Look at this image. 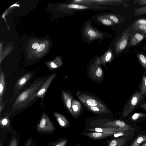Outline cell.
I'll return each instance as SVG.
<instances>
[{
	"label": "cell",
	"instance_id": "17",
	"mask_svg": "<svg viewBox=\"0 0 146 146\" xmlns=\"http://www.w3.org/2000/svg\"><path fill=\"white\" fill-rule=\"evenodd\" d=\"M53 115L61 127L66 128L70 126V123L66 118L63 115L56 112H53Z\"/></svg>",
	"mask_w": 146,
	"mask_h": 146
},
{
	"label": "cell",
	"instance_id": "18",
	"mask_svg": "<svg viewBox=\"0 0 146 146\" xmlns=\"http://www.w3.org/2000/svg\"><path fill=\"white\" fill-rule=\"evenodd\" d=\"M5 76L3 71L1 70L0 73V105L2 104L5 86Z\"/></svg>",
	"mask_w": 146,
	"mask_h": 146
},
{
	"label": "cell",
	"instance_id": "6",
	"mask_svg": "<svg viewBox=\"0 0 146 146\" xmlns=\"http://www.w3.org/2000/svg\"><path fill=\"white\" fill-rule=\"evenodd\" d=\"M130 34L127 28L122 33L115 44V52L118 54L123 51L127 46Z\"/></svg>",
	"mask_w": 146,
	"mask_h": 146
},
{
	"label": "cell",
	"instance_id": "23",
	"mask_svg": "<svg viewBox=\"0 0 146 146\" xmlns=\"http://www.w3.org/2000/svg\"><path fill=\"white\" fill-rule=\"evenodd\" d=\"M135 131H117L114 134L113 136L115 138L119 137H131L134 135Z\"/></svg>",
	"mask_w": 146,
	"mask_h": 146
},
{
	"label": "cell",
	"instance_id": "41",
	"mask_svg": "<svg viewBox=\"0 0 146 146\" xmlns=\"http://www.w3.org/2000/svg\"><path fill=\"white\" fill-rule=\"evenodd\" d=\"M140 107L144 110H146V102L141 104Z\"/></svg>",
	"mask_w": 146,
	"mask_h": 146
},
{
	"label": "cell",
	"instance_id": "11",
	"mask_svg": "<svg viewBox=\"0 0 146 146\" xmlns=\"http://www.w3.org/2000/svg\"><path fill=\"white\" fill-rule=\"evenodd\" d=\"M126 131L121 128L116 127H95L85 128L82 132H110Z\"/></svg>",
	"mask_w": 146,
	"mask_h": 146
},
{
	"label": "cell",
	"instance_id": "37",
	"mask_svg": "<svg viewBox=\"0 0 146 146\" xmlns=\"http://www.w3.org/2000/svg\"><path fill=\"white\" fill-rule=\"evenodd\" d=\"M9 146H17V141L15 139H13L12 140Z\"/></svg>",
	"mask_w": 146,
	"mask_h": 146
},
{
	"label": "cell",
	"instance_id": "9",
	"mask_svg": "<svg viewBox=\"0 0 146 146\" xmlns=\"http://www.w3.org/2000/svg\"><path fill=\"white\" fill-rule=\"evenodd\" d=\"M117 132H82L78 134L88 137L95 140L102 139L110 136H113Z\"/></svg>",
	"mask_w": 146,
	"mask_h": 146
},
{
	"label": "cell",
	"instance_id": "28",
	"mask_svg": "<svg viewBox=\"0 0 146 146\" xmlns=\"http://www.w3.org/2000/svg\"><path fill=\"white\" fill-rule=\"evenodd\" d=\"M140 92L142 95H145L146 94V76L143 77Z\"/></svg>",
	"mask_w": 146,
	"mask_h": 146
},
{
	"label": "cell",
	"instance_id": "4",
	"mask_svg": "<svg viewBox=\"0 0 146 146\" xmlns=\"http://www.w3.org/2000/svg\"><path fill=\"white\" fill-rule=\"evenodd\" d=\"M77 96L79 100L84 104L109 110L107 106L103 103L90 95L81 94H78Z\"/></svg>",
	"mask_w": 146,
	"mask_h": 146
},
{
	"label": "cell",
	"instance_id": "43",
	"mask_svg": "<svg viewBox=\"0 0 146 146\" xmlns=\"http://www.w3.org/2000/svg\"><path fill=\"white\" fill-rule=\"evenodd\" d=\"M82 144L81 143H78L72 146H82Z\"/></svg>",
	"mask_w": 146,
	"mask_h": 146
},
{
	"label": "cell",
	"instance_id": "21",
	"mask_svg": "<svg viewBox=\"0 0 146 146\" xmlns=\"http://www.w3.org/2000/svg\"><path fill=\"white\" fill-rule=\"evenodd\" d=\"M72 108L75 116V118L80 114L81 109V105L78 101L75 100L72 101Z\"/></svg>",
	"mask_w": 146,
	"mask_h": 146
},
{
	"label": "cell",
	"instance_id": "42",
	"mask_svg": "<svg viewBox=\"0 0 146 146\" xmlns=\"http://www.w3.org/2000/svg\"><path fill=\"white\" fill-rule=\"evenodd\" d=\"M3 105L2 104L0 105V116L1 117V113L3 108Z\"/></svg>",
	"mask_w": 146,
	"mask_h": 146
},
{
	"label": "cell",
	"instance_id": "29",
	"mask_svg": "<svg viewBox=\"0 0 146 146\" xmlns=\"http://www.w3.org/2000/svg\"><path fill=\"white\" fill-rule=\"evenodd\" d=\"M137 57L143 67L146 68V56L142 54H139Z\"/></svg>",
	"mask_w": 146,
	"mask_h": 146
},
{
	"label": "cell",
	"instance_id": "15",
	"mask_svg": "<svg viewBox=\"0 0 146 146\" xmlns=\"http://www.w3.org/2000/svg\"><path fill=\"white\" fill-rule=\"evenodd\" d=\"M62 94L63 100L65 106L72 115L75 117L74 115L72 108V96L69 93L64 91H62Z\"/></svg>",
	"mask_w": 146,
	"mask_h": 146
},
{
	"label": "cell",
	"instance_id": "44",
	"mask_svg": "<svg viewBox=\"0 0 146 146\" xmlns=\"http://www.w3.org/2000/svg\"><path fill=\"white\" fill-rule=\"evenodd\" d=\"M140 146H146V141L141 145Z\"/></svg>",
	"mask_w": 146,
	"mask_h": 146
},
{
	"label": "cell",
	"instance_id": "13",
	"mask_svg": "<svg viewBox=\"0 0 146 146\" xmlns=\"http://www.w3.org/2000/svg\"><path fill=\"white\" fill-rule=\"evenodd\" d=\"M131 138L130 137L114 138L106 140L104 144H106V146H126Z\"/></svg>",
	"mask_w": 146,
	"mask_h": 146
},
{
	"label": "cell",
	"instance_id": "5",
	"mask_svg": "<svg viewBox=\"0 0 146 146\" xmlns=\"http://www.w3.org/2000/svg\"><path fill=\"white\" fill-rule=\"evenodd\" d=\"M37 129L39 131L52 132L54 129V126L47 115L43 111Z\"/></svg>",
	"mask_w": 146,
	"mask_h": 146
},
{
	"label": "cell",
	"instance_id": "40",
	"mask_svg": "<svg viewBox=\"0 0 146 146\" xmlns=\"http://www.w3.org/2000/svg\"><path fill=\"white\" fill-rule=\"evenodd\" d=\"M39 45L37 43H34L32 45V48L34 49H37Z\"/></svg>",
	"mask_w": 146,
	"mask_h": 146
},
{
	"label": "cell",
	"instance_id": "2",
	"mask_svg": "<svg viewBox=\"0 0 146 146\" xmlns=\"http://www.w3.org/2000/svg\"><path fill=\"white\" fill-rule=\"evenodd\" d=\"M85 128L95 127H116L126 131H131L133 127L124 122L119 120L112 121L108 119H97L90 121Z\"/></svg>",
	"mask_w": 146,
	"mask_h": 146
},
{
	"label": "cell",
	"instance_id": "27",
	"mask_svg": "<svg viewBox=\"0 0 146 146\" xmlns=\"http://www.w3.org/2000/svg\"><path fill=\"white\" fill-rule=\"evenodd\" d=\"M133 10L134 11L135 15L136 16L140 15L146 14V6L140 7L136 9H134Z\"/></svg>",
	"mask_w": 146,
	"mask_h": 146
},
{
	"label": "cell",
	"instance_id": "39",
	"mask_svg": "<svg viewBox=\"0 0 146 146\" xmlns=\"http://www.w3.org/2000/svg\"><path fill=\"white\" fill-rule=\"evenodd\" d=\"M32 141L31 139H27L25 146H31Z\"/></svg>",
	"mask_w": 146,
	"mask_h": 146
},
{
	"label": "cell",
	"instance_id": "7",
	"mask_svg": "<svg viewBox=\"0 0 146 146\" xmlns=\"http://www.w3.org/2000/svg\"><path fill=\"white\" fill-rule=\"evenodd\" d=\"M84 33L85 36L90 40L103 38L104 34L93 28L90 23H87L84 29Z\"/></svg>",
	"mask_w": 146,
	"mask_h": 146
},
{
	"label": "cell",
	"instance_id": "36",
	"mask_svg": "<svg viewBox=\"0 0 146 146\" xmlns=\"http://www.w3.org/2000/svg\"><path fill=\"white\" fill-rule=\"evenodd\" d=\"M133 3L135 4L139 5H146V0H136L134 1Z\"/></svg>",
	"mask_w": 146,
	"mask_h": 146
},
{
	"label": "cell",
	"instance_id": "22",
	"mask_svg": "<svg viewBox=\"0 0 146 146\" xmlns=\"http://www.w3.org/2000/svg\"><path fill=\"white\" fill-rule=\"evenodd\" d=\"M146 141V134H140L137 137L130 146H140Z\"/></svg>",
	"mask_w": 146,
	"mask_h": 146
},
{
	"label": "cell",
	"instance_id": "25",
	"mask_svg": "<svg viewBox=\"0 0 146 146\" xmlns=\"http://www.w3.org/2000/svg\"><path fill=\"white\" fill-rule=\"evenodd\" d=\"M9 115V114L7 113V115L1 119L0 124L1 126L2 127H6L9 128L10 121L8 117Z\"/></svg>",
	"mask_w": 146,
	"mask_h": 146
},
{
	"label": "cell",
	"instance_id": "14",
	"mask_svg": "<svg viewBox=\"0 0 146 146\" xmlns=\"http://www.w3.org/2000/svg\"><path fill=\"white\" fill-rule=\"evenodd\" d=\"M73 2L74 3H82L83 4H88L90 3H96L98 4H112L113 3H123L122 0H76L73 1Z\"/></svg>",
	"mask_w": 146,
	"mask_h": 146
},
{
	"label": "cell",
	"instance_id": "24",
	"mask_svg": "<svg viewBox=\"0 0 146 146\" xmlns=\"http://www.w3.org/2000/svg\"><path fill=\"white\" fill-rule=\"evenodd\" d=\"M68 7L71 9L82 10L88 9L90 7L86 5L75 3H72L68 5Z\"/></svg>",
	"mask_w": 146,
	"mask_h": 146
},
{
	"label": "cell",
	"instance_id": "35",
	"mask_svg": "<svg viewBox=\"0 0 146 146\" xmlns=\"http://www.w3.org/2000/svg\"><path fill=\"white\" fill-rule=\"evenodd\" d=\"M133 25H146V19H141L137 20L134 21Z\"/></svg>",
	"mask_w": 146,
	"mask_h": 146
},
{
	"label": "cell",
	"instance_id": "1",
	"mask_svg": "<svg viewBox=\"0 0 146 146\" xmlns=\"http://www.w3.org/2000/svg\"><path fill=\"white\" fill-rule=\"evenodd\" d=\"M44 82L43 79L36 80L29 88L19 94L13 105V110L17 111L29 105L37 97V94Z\"/></svg>",
	"mask_w": 146,
	"mask_h": 146
},
{
	"label": "cell",
	"instance_id": "10",
	"mask_svg": "<svg viewBox=\"0 0 146 146\" xmlns=\"http://www.w3.org/2000/svg\"><path fill=\"white\" fill-rule=\"evenodd\" d=\"M34 73H29L25 74L17 81L14 86V89L17 92L22 90L32 79Z\"/></svg>",
	"mask_w": 146,
	"mask_h": 146
},
{
	"label": "cell",
	"instance_id": "30",
	"mask_svg": "<svg viewBox=\"0 0 146 146\" xmlns=\"http://www.w3.org/2000/svg\"><path fill=\"white\" fill-rule=\"evenodd\" d=\"M68 142V139L62 138L59 140L53 146H67Z\"/></svg>",
	"mask_w": 146,
	"mask_h": 146
},
{
	"label": "cell",
	"instance_id": "8",
	"mask_svg": "<svg viewBox=\"0 0 146 146\" xmlns=\"http://www.w3.org/2000/svg\"><path fill=\"white\" fill-rule=\"evenodd\" d=\"M89 72L90 76L93 79L99 81L103 78V70L96 61L91 64Z\"/></svg>",
	"mask_w": 146,
	"mask_h": 146
},
{
	"label": "cell",
	"instance_id": "45",
	"mask_svg": "<svg viewBox=\"0 0 146 146\" xmlns=\"http://www.w3.org/2000/svg\"><path fill=\"white\" fill-rule=\"evenodd\" d=\"M141 32L144 33V34H146V30L143 31H142Z\"/></svg>",
	"mask_w": 146,
	"mask_h": 146
},
{
	"label": "cell",
	"instance_id": "32",
	"mask_svg": "<svg viewBox=\"0 0 146 146\" xmlns=\"http://www.w3.org/2000/svg\"><path fill=\"white\" fill-rule=\"evenodd\" d=\"M133 28L135 31L141 32L146 30V25H133Z\"/></svg>",
	"mask_w": 146,
	"mask_h": 146
},
{
	"label": "cell",
	"instance_id": "33",
	"mask_svg": "<svg viewBox=\"0 0 146 146\" xmlns=\"http://www.w3.org/2000/svg\"><path fill=\"white\" fill-rule=\"evenodd\" d=\"M146 116V114L142 113H135L130 118L132 120L136 121L141 117Z\"/></svg>",
	"mask_w": 146,
	"mask_h": 146
},
{
	"label": "cell",
	"instance_id": "3",
	"mask_svg": "<svg viewBox=\"0 0 146 146\" xmlns=\"http://www.w3.org/2000/svg\"><path fill=\"white\" fill-rule=\"evenodd\" d=\"M143 99V96L140 92L135 93L125 107L123 116L126 117L130 114Z\"/></svg>",
	"mask_w": 146,
	"mask_h": 146
},
{
	"label": "cell",
	"instance_id": "12",
	"mask_svg": "<svg viewBox=\"0 0 146 146\" xmlns=\"http://www.w3.org/2000/svg\"><path fill=\"white\" fill-rule=\"evenodd\" d=\"M57 73L54 72L50 75L44 82L43 85L38 92L37 97L40 98L43 100L46 92L51 83L56 77Z\"/></svg>",
	"mask_w": 146,
	"mask_h": 146
},
{
	"label": "cell",
	"instance_id": "46",
	"mask_svg": "<svg viewBox=\"0 0 146 146\" xmlns=\"http://www.w3.org/2000/svg\"><path fill=\"white\" fill-rule=\"evenodd\" d=\"M0 146H2V145L1 143V142L0 143Z\"/></svg>",
	"mask_w": 146,
	"mask_h": 146
},
{
	"label": "cell",
	"instance_id": "34",
	"mask_svg": "<svg viewBox=\"0 0 146 146\" xmlns=\"http://www.w3.org/2000/svg\"><path fill=\"white\" fill-rule=\"evenodd\" d=\"M104 16L110 19L112 22L115 23H117L119 22V20L118 18L112 14H107Z\"/></svg>",
	"mask_w": 146,
	"mask_h": 146
},
{
	"label": "cell",
	"instance_id": "16",
	"mask_svg": "<svg viewBox=\"0 0 146 146\" xmlns=\"http://www.w3.org/2000/svg\"><path fill=\"white\" fill-rule=\"evenodd\" d=\"M113 54L111 49H109L102 56L97 57L96 61L99 65L110 62L112 60Z\"/></svg>",
	"mask_w": 146,
	"mask_h": 146
},
{
	"label": "cell",
	"instance_id": "26",
	"mask_svg": "<svg viewBox=\"0 0 146 146\" xmlns=\"http://www.w3.org/2000/svg\"><path fill=\"white\" fill-rule=\"evenodd\" d=\"M98 19L102 24L107 26H111L113 22L110 19L104 16H99L98 17Z\"/></svg>",
	"mask_w": 146,
	"mask_h": 146
},
{
	"label": "cell",
	"instance_id": "38",
	"mask_svg": "<svg viewBox=\"0 0 146 146\" xmlns=\"http://www.w3.org/2000/svg\"><path fill=\"white\" fill-rule=\"evenodd\" d=\"M45 48V45L43 44H40L37 50L39 52H40L43 50Z\"/></svg>",
	"mask_w": 146,
	"mask_h": 146
},
{
	"label": "cell",
	"instance_id": "31",
	"mask_svg": "<svg viewBox=\"0 0 146 146\" xmlns=\"http://www.w3.org/2000/svg\"><path fill=\"white\" fill-rule=\"evenodd\" d=\"M62 65V62L60 60L57 62H52L49 64L48 67L50 70H53L61 66Z\"/></svg>",
	"mask_w": 146,
	"mask_h": 146
},
{
	"label": "cell",
	"instance_id": "19",
	"mask_svg": "<svg viewBox=\"0 0 146 146\" xmlns=\"http://www.w3.org/2000/svg\"><path fill=\"white\" fill-rule=\"evenodd\" d=\"M145 37V36L143 34L138 33H134L131 38L130 46H133L136 45Z\"/></svg>",
	"mask_w": 146,
	"mask_h": 146
},
{
	"label": "cell",
	"instance_id": "20",
	"mask_svg": "<svg viewBox=\"0 0 146 146\" xmlns=\"http://www.w3.org/2000/svg\"><path fill=\"white\" fill-rule=\"evenodd\" d=\"M89 110L91 111L98 114L103 115L107 113H110L109 110L101 108L96 107L84 104Z\"/></svg>",
	"mask_w": 146,
	"mask_h": 146
}]
</instances>
